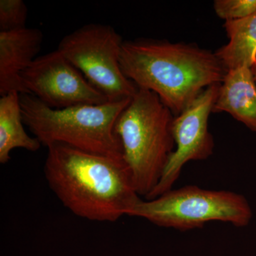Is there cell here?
<instances>
[{
	"label": "cell",
	"mask_w": 256,
	"mask_h": 256,
	"mask_svg": "<svg viewBox=\"0 0 256 256\" xmlns=\"http://www.w3.org/2000/svg\"><path fill=\"white\" fill-rule=\"evenodd\" d=\"M44 172L62 204L85 220L117 222L142 200L124 158L55 144L48 148Z\"/></svg>",
	"instance_id": "cell-1"
},
{
	"label": "cell",
	"mask_w": 256,
	"mask_h": 256,
	"mask_svg": "<svg viewBox=\"0 0 256 256\" xmlns=\"http://www.w3.org/2000/svg\"><path fill=\"white\" fill-rule=\"evenodd\" d=\"M120 64L128 79L138 88L156 92L174 116L206 88L223 82L226 74L210 50L163 40L124 41Z\"/></svg>",
	"instance_id": "cell-2"
},
{
	"label": "cell",
	"mask_w": 256,
	"mask_h": 256,
	"mask_svg": "<svg viewBox=\"0 0 256 256\" xmlns=\"http://www.w3.org/2000/svg\"><path fill=\"white\" fill-rule=\"evenodd\" d=\"M130 99L54 109L32 94H20L24 124L42 146L64 144L114 158H124L114 129Z\"/></svg>",
	"instance_id": "cell-3"
},
{
	"label": "cell",
	"mask_w": 256,
	"mask_h": 256,
	"mask_svg": "<svg viewBox=\"0 0 256 256\" xmlns=\"http://www.w3.org/2000/svg\"><path fill=\"white\" fill-rule=\"evenodd\" d=\"M174 118L156 92L138 88L114 124L136 190L146 198L159 183L174 151Z\"/></svg>",
	"instance_id": "cell-4"
},
{
	"label": "cell",
	"mask_w": 256,
	"mask_h": 256,
	"mask_svg": "<svg viewBox=\"0 0 256 256\" xmlns=\"http://www.w3.org/2000/svg\"><path fill=\"white\" fill-rule=\"evenodd\" d=\"M128 216L163 228L188 232L212 222L247 226L252 212L246 197L240 194L188 185L172 188L153 200H141Z\"/></svg>",
	"instance_id": "cell-5"
},
{
	"label": "cell",
	"mask_w": 256,
	"mask_h": 256,
	"mask_svg": "<svg viewBox=\"0 0 256 256\" xmlns=\"http://www.w3.org/2000/svg\"><path fill=\"white\" fill-rule=\"evenodd\" d=\"M122 36L110 25L88 24L60 40L57 50L108 102L131 98L138 87L120 64Z\"/></svg>",
	"instance_id": "cell-6"
},
{
	"label": "cell",
	"mask_w": 256,
	"mask_h": 256,
	"mask_svg": "<svg viewBox=\"0 0 256 256\" xmlns=\"http://www.w3.org/2000/svg\"><path fill=\"white\" fill-rule=\"evenodd\" d=\"M20 78L26 94L52 108L108 102L57 50L37 57Z\"/></svg>",
	"instance_id": "cell-7"
},
{
	"label": "cell",
	"mask_w": 256,
	"mask_h": 256,
	"mask_svg": "<svg viewBox=\"0 0 256 256\" xmlns=\"http://www.w3.org/2000/svg\"><path fill=\"white\" fill-rule=\"evenodd\" d=\"M220 84L206 88L183 112L174 116L172 133L175 150L170 156L159 183L146 200L170 191L190 161L208 159L214 152V140L208 130V118L213 112Z\"/></svg>",
	"instance_id": "cell-8"
},
{
	"label": "cell",
	"mask_w": 256,
	"mask_h": 256,
	"mask_svg": "<svg viewBox=\"0 0 256 256\" xmlns=\"http://www.w3.org/2000/svg\"><path fill=\"white\" fill-rule=\"evenodd\" d=\"M43 40L38 28L0 32V96L26 94L20 75L37 58Z\"/></svg>",
	"instance_id": "cell-9"
},
{
	"label": "cell",
	"mask_w": 256,
	"mask_h": 256,
	"mask_svg": "<svg viewBox=\"0 0 256 256\" xmlns=\"http://www.w3.org/2000/svg\"><path fill=\"white\" fill-rule=\"evenodd\" d=\"M226 112L256 132V84L252 69L227 70L213 112Z\"/></svg>",
	"instance_id": "cell-10"
},
{
	"label": "cell",
	"mask_w": 256,
	"mask_h": 256,
	"mask_svg": "<svg viewBox=\"0 0 256 256\" xmlns=\"http://www.w3.org/2000/svg\"><path fill=\"white\" fill-rule=\"evenodd\" d=\"M20 94L10 92L0 98V163L10 161V153L16 148L36 152L42 144L28 136L24 127Z\"/></svg>",
	"instance_id": "cell-11"
},
{
	"label": "cell",
	"mask_w": 256,
	"mask_h": 256,
	"mask_svg": "<svg viewBox=\"0 0 256 256\" xmlns=\"http://www.w3.org/2000/svg\"><path fill=\"white\" fill-rule=\"evenodd\" d=\"M224 28L229 42L215 54L226 70L252 68L256 63V12L242 20L225 22Z\"/></svg>",
	"instance_id": "cell-12"
},
{
	"label": "cell",
	"mask_w": 256,
	"mask_h": 256,
	"mask_svg": "<svg viewBox=\"0 0 256 256\" xmlns=\"http://www.w3.org/2000/svg\"><path fill=\"white\" fill-rule=\"evenodd\" d=\"M28 9L22 0H0V32L26 28Z\"/></svg>",
	"instance_id": "cell-13"
},
{
	"label": "cell",
	"mask_w": 256,
	"mask_h": 256,
	"mask_svg": "<svg viewBox=\"0 0 256 256\" xmlns=\"http://www.w3.org/2000/svg\"><path fill=\"white\" fill-rule=\"evenodd\" d=\"M214 9L225 22L242 20L256 12V0H216Z\"/></svg>",
	"instance_id": "cell-14"
},
{
	"label": "cell",
	"mask_w": 256,
	"mask_h": 256,
	"mask_svg": "<svg viewBox=\"0 0 256 256\" xmlns=\"http://www.w3.org/2000/svg\"><path fill=\"white\" fill-rule=\"evenodd\" d=\"M252 74H254V80H255L256 84V63L252 66Z\"/></svg>",
	"instance_id": "cell-15"
}]
</instances>
